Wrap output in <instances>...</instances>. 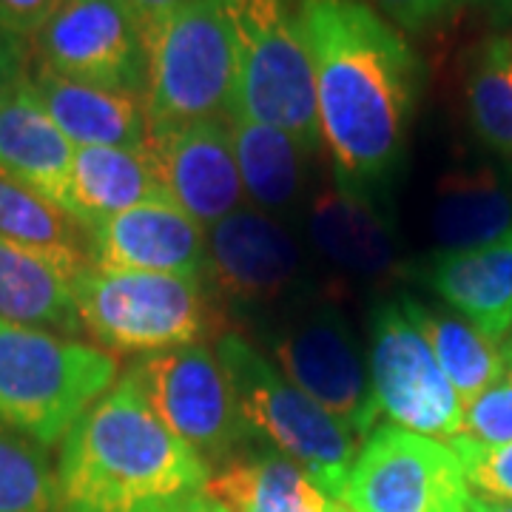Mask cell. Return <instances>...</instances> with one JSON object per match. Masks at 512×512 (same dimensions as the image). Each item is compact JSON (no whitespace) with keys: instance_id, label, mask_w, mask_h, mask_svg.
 Masks as SVG:
<instances>
[{"instance_id":"cell-24","label":"cell","mask_w":512,"mask_h":512,"mask_svg":"<svg viewBox=\"0 0 512 512\" xmlns=\"http://www.w3.org/2000/svg\"><path fill=\"white\" fill-rule=\"evenodd\" d=\"M239 177L256 211L285 217L299 202L308 177V151L282 128L228 114Z\"/></svg>"},{"instance_id":"cell-10","label":"cell","mask_w":512,"mask_h":512,"mask_svg":"<svg viewBox=\"0 0 512 512\" xmlns=\"http://www.w3.org/2000/svg\"><path fill=\"white\" fill-rule=\"evenodd\" d=\"M467 498L450 444L387 421L362 441L339 501L350 512H467Z\"/></svg>"},{"instance_id":"cell-5","label":"cell","mask_w":512,"mask_h":512,"mask_svg":"<svg viewBox=\"0 0 512 512\" xmlns=\"http://www.w3.org/2000/svg\"><path fill=\"white\" fill-rule=\"evenodd\" d=\"M148 131L228 117L237 49L220 0H185L143 32Z\"/></svg>"},{"instance_id":"cell-3","label":"cell","mask_w":512,"mask_h":512,"mask_svg":"<svg viewBox=\"0 0 512 512\" xmlns=\"http://www.w3.org/2000/svg\"><path fill=\"white\" fill-rule=\"evenodd\" d=\"M117 376V359L49 330L0 319V424L52 447Z\"/></svg>"},{"instance_id":"cell-6","label":"cell","mask_w":512,"mask_h":512,"mask_svg":"<svg viewBox=\"0 0 512 512\" xmlns=\"http://www.w3.org/2000/svg\"><path fill=\"white\" fill-rule=\"evenodd\" d=\"M237 49L231 114L282 128L308 154L322 143L316 83L291 0H220Z\"/></svg>"},{"instance_id":"cell-28","label":"cell","mask_w":512,"mask_h":512,"mask_svg":"<svg viewBox=\"0 0 512 512\" xmlns=\"http://www.w3.org/2000/svg\"><path fill=\"white\" fill-rule=\"evenodd\" d=\"M0 512H63L40 444L0 424Z\"/></svg>"},{"instance_id":"cell-37","label":"cell","mask_w":512,"mask_h":512,"mask_svg":"<svg viewBox=\"0 0 512 512\" xmlns=\"http://www.w3.org/2000/svg\"><path fill=\"white\" fill-rule=\"evenodd\" d=\"M339 512H350V510H348V507H345V504H342V510H339Z\"/></svg>"},{"instance_id":"cell-22","label":"cell","mask_w":512,"mask_h":512,"mask_svg":"<svg viewBox=\"0 0 512 512\" xmlns=\"http://www.w3.org/2000/svg\"><path fill=\"white\" fill-rule=\"evenodd\" d=\"M163 197L165 194L151 168L146 146L77 148L69 197H66V214H72L89 234L97 225H103L128 208L163 200Z\"/></svg>"},{"instance_id":"cell-30","label":"cell","mask_w":512,"mask_h":512,"mask_svg":"<svg viewBox=\"0 0 512 512\" xmlns=\"http://www.w3.org/2000/svg\"><path fill=\"white\" fill-rule=\"evenodd\" d=\"M450 447L461 461V470L473 493L512 501V441L481 444L467 436H458L450 441Z\"/></svg>"},{"instance_id":"cell-17","label":"cell","mask_w":512,"mask_h":512,"mask_svg":"<svg viewBox=\"0 0 512 512\" xmlns=\"http://www.w3.org/2000/svg\"><path fill=\"white\" fill-rule=\"evenodd\" d=\"M86 268L0 237V319L74 339L83 333L74 279Z\"/></svg>"},{"instance_id":"cell-14","label":"cell","mask_w":512,"mask_h":512,"mask_svg":"<svg viewBox=\"0 0 512 512\" xmlns=\"http://www.w3.org/2000/svg\"><path fill=\"white\" fill-rule=\"evenodd\" d=\"M146 154L163 194L202 228L242 208V177L228 117L148 131Z\"/></svg>"},{"instance_id":"cell-20","label":"cell","mask_w":512,"mask_h":512,"mask_svg":"<svg viewBox=\"0 0 512 512\" xmlns=\"http://www.w3.org/2000/svg\"><path fill=\"white\" fill-rule=\"evenodd\" d=\"M427 285L481 333L504 342L512 330V231L478 248L436 254Z\"/></svg>"},{"instance_id":"cell-7","label":"cell","mask_w":512,"mask_h":512,"mask_svg":"<svg viewBox=\"0 0 512 512\" xmlns=\"http://www.w3.org/2000/svg\"><path fill=\"white\" fill-rule=\"evenodd\" d=\"M214 353L231 379L251 436L271 441L274 450L296 461L333 501H339L362 444L288 382L248 336L225 330L217 336Z\"/></svg>"},{"instance_id":"cell-4","label":"cell","mask_w":512,"mask_h":512,"mask_svg":"<svg viewBox=\"0 0 512 512\" xmlns=\"http://www.w3.org/2000/svg\"><path fill=\"white\" fill-rule=\"evenodd\" d=\"M83 330L117 353H160L220 336L222 308L205 279L89 265L74 279Z\"/></svg>"},{"instance_id":"cell-29","label":"cell","mask_w":512,"mask_h":512,"mask_svg":"<svg viewBox=\"0 0 512 512\" xmlns=\"http://www.w3.org/2000/svg\"><path fill=\"white\" fill-rule=\"evenodd\" d=\"M504 370L464 404V436L481 444L512 441V336L504 339Z\"/></svg>"},{"instance_id":"cell-32","label":"cell","mask_w":512,"mask_h":512,"mask_svg":"<svg viewBox=\"0 0 512 512\" xmlns=\"http://www.w3.org/2000/svg\"><path fill=\"white\" fill-rule=\"evenodd\" d=\"M60 6L63 0H0V32L35 37Z\"/></svg>"},{"instance_id":"cell-35","label":"cell","mask_w":512,"mask_h":512,"mask_svg":"<svg viewBox=\"0 0 512 512\" xmlns=\"http://www.w3.org/2000/svg\"><path fill=\"white\" fill-rule=\"evenodd\" d=\"M467 512H512V501L493 498V495H484V493H473V490H470V498H467Z\"/></svg>"},{"instance_id":"cell-23","label":"cell","mask_w":512,"mask_h":512,"mask_svg":"<svg viewBox=\"0 0 512 512\" xmlns=\"http://www.w3.org/2000/svg\"><path fill=\"white\" fill-rule=\"evenodd\" d=\"M430 231L444 251L495 242L512 231V185L493 168L450 171L436 188Z\"/></svg>"},{"instance_id":"cell-33","label":"cell","mask_w":512,"mask_h":512,"mask_svg":"<svg viewBox=\"0 0 512 512\" xmlns=\"http://www.w3.org/2000/svg\"><path fill=\"white\" fill-rule=\"evenodd\" d=\"M26 46L9 32H0V109L15 94L20 80L26 77Z\"/></svg>"},{"instance_id":"cell-26","label":"cell","mask_w":512,"mask_h":512,"mask_svg":"<svg viewBox=\"0 0 512 512\" xmlns=\"http://www.w3.org/2000/svg\"><path fill=\"white\" fill-rule=\"evenodd\" d=\"M0 237L55 254L77 268L92 262V234L57 202L0 168Z\"/></svg>"},{"instance_id":"cell-34","label":"cell","mask_w":512,"mask_h":512,"mask_svg":"<svg viewBox=\"0 0 512 512\" xmlns=\"http://www.w3.org/2000/svg\"><path fill=\"white\" fill-rule=\"evenodd\" d=\"M120 3L126 6L128 15L137 20L140 32H146V29H151L163 15H168L171 9H177L185 0H120Z\"/></svg>"},{"instance_id":"cell-11","label":"cell","mask_w":512,"mask_h":512,"mask_svg":"<svg viewBox=\"0 0 512 512\" xmlns=\"http://www.w3.org/2000/svg\"><path fill=\"white\" fill-rule=\"evenodd\" d=\"M370 382L390 424L450 444L464 436V404L402 299L370 313Z\"/></svg>"},{"instance_id":"cell-1","label":"cell","mask_w":512,"mask_h":512,"mask_svg":"<svg viewBox=\"0 0 512 512\" xmlns=\"http://www.w3.org/2000/svg\"><path fill=\"white\" fill-rule=\"evenodd\" d=\"M336 183L382 194L402 168L421 97L419 55L367 0H296Z\"/></svg>"},{"instance_id":"cell-19","label":"cell","mask_w":512,"mask_h":512,"mask_svg":"<svg viewBox=\"0 0 512 512\" xmlns=\"http://www.w3.org/2000/svg\"><path fill=\"white\" fill-rule=\"evenodd\" d=\"M29 77L43 109L77 148L146 146L148 114L140 94L89 86L46 66H37Z\"/></svg>"},{"instance_id":"cell-36","label":"cell","mask_w":512,"mask_h":512,"mask_svg":"<svg viewBox=\"0 0 512 512\" xmlns=\"http://www.w3.org/2000/svg\"><path fill=\"white\" fill-rule=\"evenodd\" d=\"M183 512H228V510L222 507L220 501H214L211 495L205 493L202 498H197V501H194V504H191V507H188V510H183Z\"/></svg>"},{"instance_id":"cell-13","label":"cell","mask_w":512,"mask_h":512,"mask_svg":"<svg viewBox=\"0 0 512 512\" xmlns=\"http://www.w3.org/2000/svg\"><path fill=\"white\" fill-rule=\"evenodd\" d=\"M40 66L114 92L146 94V43L120 0H63L35 35Z\"/></svg>"},{"instance_id":"cell-2","label":"cell","mask_w":512,"mask_h":512,"mask_svg":"<svg viewBox=\"0 0 512 512\" xmlns=\"http://www.w3.org/2000/svg\"><path fill=\"white\" fill-rule=\"evenodd\" d=\"M208 461L174 436L128 367L60 447L63 512H183L205 495Z\"/></svg>"},{"instance_id":"cell-9","label":"cell","mask_w":512,"mask_h":512,"mask_svg":"<svg viewBox=\"0 0 512 512\" xmlns=\"http://www.w3.org/2000/svg\"><path fill=\"white\" fill-rule=\"evenodd\" d=\"M208 288L254 325L316 296L302 245L285 222L256 208H239L208 228Z\"/></svg>"},{"instance_id":"cell-31","label":"cell","mask_w":512,"mask_h":512,"mask_svg":"<svg viewBox=\"0 0 512 512\" xmlns=\"http://www.w3.org/2000/svg\"><path fill=\"white\" fill-rule=\"evenodd\" d=\"M476 0H376L399 32L410 35H436L441 29L456 26V20L473 6Z\"/></svg>"},{"instance_id":"cell-15","label":"cell","mask_w":512,"mask_h":512,"mask_svg":"<svg viewBox=\"0 0 512 512\" xmlns=\"http://www.w3.org/2000/svg\"><path fill=\"white\" fill-rule=\"evenodd\" d=\"M92 262L106 271H146L208 282V231L171 200H151L92 231Z\"/></svg>"},{"instance_id":"cell-16","label":"cell","mask_w":512,"mask_h":512,"mask_svg":"<svg viewBox=\"0 0 512 512\" xmlns=\"http://www.w3.org/2000/svg\"><path fill=\"white\" fill-rule=\"evenodd\" d=\"M305 225L316 254L348 279L382 285L402 271L393 225L365 191L342 183L316 188L305 208Z\"/></svg>"},{"instance_id":"cell-12","label":"cell","mask_w":512,"mask_h":512,"mask_svg":"<svg viewBox=\"0 0 512 512\" xmlns=\"http://www.w3.org/2000/svg\"><path fill=\"white\" fill-rule=\"evenodd\" d=\"M140 382L163 424L194 447L208 467L228 461L254 439L239 413L237 396L217 353L208 345L160 350L140 365Z\"/></svg>"},{"instance_id":"cell-25","label":"cell","mask_w":512,"mask_h":512,"mask_svg":"<svg viewBox=\"0 0 512 512\" xmlns=\"http://www.w3.org/2000/svg\"><path fill=\"white\" fill-rule=\"evenodd\" d=\"M407 316L421 330L433 356L439 359L444 376L456 387L461 404L476 399L478 393L504 370V342L490 339L487 333L467 322L464 316L444 313L421 305L413 296H399Z\"/></svg>"},{"instance_id":"cell-8","label":"cell","mask_w":512,"mask_h":512,"mask_svg":"<svg viewBox=\"0 0 512 512\" xmlns=\"http://www.w3.org/2000/svg\"><path fill=\"white\" fill-rule=\"evenodd\" d=\"M279 373L319 404L356 441L376 430L379 404L370 359L333 299L311 296L259 325Z\"/></svg>"},{"instance_id":"cell-27","label":"cell","mask_w":512,"mask_h":512,"mask_svg":"<svg viewBox=\"0 0 512 512\" xmlns=\"http://www.w3.org/2000/svg\"><path fill=\"white\" fill-rule=\"evenodd\" d=\"M467 106L476 134L512 160V40L490 37L467 72Z\"/></svg>"},{"instance_id":"cell-18","label":"cell","mask_w":512,"mask_h":512,"mask_svg":"<svg viewBox=\"0 0 512 512\" xmlns=\"http://www.w3.org/2000/svg\"><path fill=\"white\" fill-rule=\"evenodd\" d=\"M77 146L43 109L32 77L0 109V168L66 211Z\"/></svg>"},{"instance_id":"cell-21","label":"cell","mask_w":512,"mask_h":512,"mask_svg":"<svg viewBox=\"0 0 512 512\" xmlns=\"http://www.w3.org/2000/svg\"><path fill=\"white\" fill-rule=\"evenodd\" d=\"M214 501L228 512H339L333 501L296 461L279 450H239L222 461L208 481Z\"/></svg>"},{"instance_id":"cell-38","label":"cell","mask_w":512,"mask_h":512,"mask_svg":"<svg viewBox=\"0 0 512 512\" xmlns=\"http://www.w3.org/2000/svg\"><path fill=\"white\" fill-rule=\"evenodd\" d=\"M507 3H510V6H512V0H507Z\"/></svg>"}]
</instances>
